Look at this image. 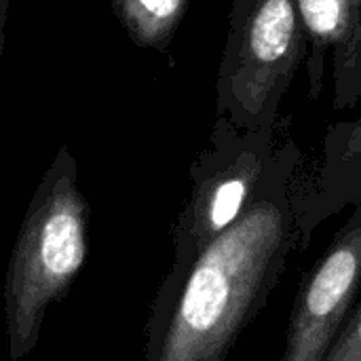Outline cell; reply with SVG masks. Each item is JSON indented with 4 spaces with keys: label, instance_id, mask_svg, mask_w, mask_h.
<instances>
[{
    "label": "cell",
    "instance_id": "2",
    "mask_svg": "<svg viewBox=\"0 0 361 361\" xmlns=\"http://www.w3.org/2000/svg\"><path fill=\"white\" fill-rule=\"evenodd\" d=\"M85 199L63 150L44 180L21 233L11 273L13 357L30 349L47 305L61 294L85 262Z\"/></svg>",
    "mask_w": 361,
    "mask_h": 361
},
{
    "label": "cell",
    "instance_id": "1",
    "mask_svg": "<svg viewBox=\"0 0 361 361\" xmlns=\"http://www.w3.org/2000/svg\"><path fill=\"white\" fill-rule=\"evenodd\" d=\"M288 220L260 199L195 258L157 361H226L235 341L277 281Z\"/></svg>",
    "mask_w": 361,
    "mask_h": 361
},
{
    "label": "cell",
    "instance_id": "8",
    "mask_svg": "<svg viewBox=\"0 0 361 361\" xmlns=\"http://www.w3.org/2000/svg\"><path fill=\"white\" fill-rule=\"evenodd\" d=\"M324 361H361V307L347 319Z\"/></svg>",
    "mask_w": 361,
    "mask_h": 361
},
{
    "label": "cell",
    "instance_id": "5",
    "mask_svg": "<svg viewBox=\"0 0 361 361\" xmlns=\"http://www.w3.org/2000/svg\"><path fill=\"white\" fill-rule=\"evenodd\" d=\"M254 165L239 163L207 182L205 192H199L195 207V241L197 254L224 233L245 212V201L254 182Z\"/></svg>",
    "mask_w": 361,
    "mask_h": 361
},
{
    "label": "cell",
    "instance_id": "7",
    "mask_svg": "<svg viewBox=\"0 0 361 361\" xmlns=\"http://www.w3.org/2000/svg\"><path fill=\"white\" fill-rule=\"evenodd\" d=\"M361 0H296L300 25L317 44H341L349 38Z\"/></svg>",
    "mask_w": 361,
    "mask_h": 361
},
{
    "label": "cell",
    "instance_id": "9",
    "mask_svg": "<svg viewBox=\"0 0 361 361\" xmlns=\"http://www.w3.org/2000/svg\"><path fill=\"white\" fill-rule=\"evenodd\" d=\"M11 0H0V57L4 51V25H6V13H8Z\"/></svg>",
    "mask_w": 361,
    "mask_h": 361
},
{
    "label": "cell",
    "instance_id": "3",
    "mask_svg": "<svg viewBox=\"0 0 361 361\" xmlns=\"http://www.w3.org/2000/svg\"><path fill=\"white\" fill-rule=\"evenodd\" d=\"M360 288L361 209L307 277L292 309L281 361L326 360L351 317Z\"/></svg>",
    "mask_w": 361,
    "mask_h": 361
},
{
    "label": "cell",
    "instance_id": "6",
    "mask_svg": "<svg viewBox=\"0 0 361 361\" xmlns=\"http://www.w3.org/2000/svg\"><path fill=\"white\" fill-rule=\"evenodd\" d=\"M190 0H110L127 36L142 49L163 51L176 36Z\"/></svg>",
    "mask_w": 361,
    "mask_h": 361
},
{
    "label": "cell",
    "instance_id": "4",
    "mask_svg": "<svg viewBox=\"0 0 361 361\" xmlns=\"http://www.w3.org/2000/svg\"><path fill=\"white\" fill-rule=\"evenodd\" d=\"M300 51V17L296 0H256L231 57L222 85L243 112L256 114L290 78Z\"/></svg>",
    "mask_w": 361,
    "mask_h": 361
}]
</instances>
